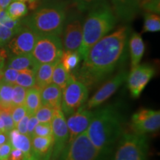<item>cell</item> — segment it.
Listing matches in <instances>:
<instances>
[{"instance_id": "1", "label": "cell", "mask_w": 160, "mask_h": 160, "mask_svg": "<svg viewBox=\"0 0 160 160\" xmlns=\"http://www.w3.org/2000/svg\"><path fill=\"white\" fill-rule=\"evenodd\" d=\"M128 33V28L123 26L92 46L78 73L82 82L94 85L114 71L125 56Z\"/></svg>"}, {"instance_id": "2", "label": "cell", "mask_w": 160, "mask_h": 160, "mask_svg": "<svg viewBox=\"0 0 160 160\" xmlns=\"http://www.w3.org/2000/svg\"><path fill=\"white\" fill-rule=\"evenodd\" d=\"M122 117L116 108L108 106L93 113L87 134L102 156L109 153L122 135Z\"/></svg>"}, {"instance_id": "3", "label": "cell", "mask_w": 160, "mask_h": 160, "mask_svg": "<svg viewBox=\"0 0 160 160\" xmlns=\"http://www.w3.org/2000/svg\"><path fill=\"white\" fill-rule=\"evenodd\" d=\"M66 17L64 2L48 0L23 19L22 23L38 35L53 34L59 37L62 33Z\"/></svg>"}, {"instance_id": "4", "label": "cell", "mask_w": 160, "mask_h": 160, "mask_svg": "<svg viewBox=\"0 0 160 160\" xmlns=\"http://www.w3.org/2000/svg\"><path fill=\"white\" fill-rule=\"evenodd\" d=\"M117 19L108 2L90 11L83 22L82 41L78 53L81 59L87 55L90 48L114 28Z\"/></svg>"}, {"instance_id": "5", "label": "cell", "mask_w": 160, "mask_h": 160, "mask_svg": "<svg viewBox=\"0 0 160 160\" xmlns=\"http://www.w3.org/2000/svg\"><path fill=\"white\" fill-rule=\"evenodd\" d=\"M148 143L145 135L124 133L113 160H146Z\"/></svg>"}, {"instance_id": "6", "label": "cell", "mask_w": 160, "mask_h": 160, "mask_svg": "<svg viewBox=\"0 0 160 160\" xmlns=\"http://www.w3.org/2000/svg\"><path fill=\"white\" fill-rule=\"evenodd\" d=\"M64 51L62 42L59 36L39 35L31 55L39 64H54L60 60Z\"/></svg>"}, {"instance_id": "7", "label": "cell", "mask_w": 160, "mask_h": 160, "mask_svg": "<svg viewBox=\"0 0 160 160\" xmlns=\"http://www.w3.org/2000/svg\"><path fill=\"white\" fill-rule=\"evenodd\" d=\"M101 156L85 131L67 143L60 154V160H99Z\"/></svg>"}, {"instance_id": "8", "label": "cell", "mask_w": 160, "mask_h": 160, "mask_svg": "<svg viewBox=\"0 0 160 160\" xmlns=\"http://www.w3.org/2000/svg\"><path fill=\"white\" fill-rule=\"evenodd\" d=\"M88 97L87 86L72 75L69 82L62 90L61 110L65 115H71L84 105Z\"/></svg>"}, {"instance_id": "9", "label": "cell", "mask_w": 160, "mask_h": 160, "mask_svg": "<svg viewBox=\"0 0 160 160\" xmlns=\"http://www.w3.org/2000/svg\"><path fill=\"white\" fill-rule=\"evenodd\" d=\"M83 19L79 13L66 17L62 30L64 51H78L82 41Z\"/></svg>"}, {"instance_id": "10", "label": "cell", "mask_w": 160, "mask_h": 160, "mask_svg": "<svg viewBox=\"0 0 160 160\" xmlns=\"http://www.w3.org/2000/svg\"><path fill=\"white\" fill-rule=\"evenodd\" d=\"M53 148L51 160H57L68 140V130L65 117L61 109H57L51 122Z\"/></svg>"}, {"instance_id": "11", "label": "cell", "mask_w": 160, "mask_h": 160, "mask_svg": "<svg viewBox=\"0 0 160 160\" xmlns=\"http://www.w3.org/2000/svg\"><path fill=\"white\" fill-rule=\"evenodd\" d=\"M131 127L137 134L153 133L160 128V111L142 109L132 116Z\"/></svg>"}, {"instance_id": "12", "label": "cell", "mask_w": 160, "mask_h": 160, "mask_svg": "<svg viewBox=\"0 0 160 160\" xmlns=\"http://www.w3.org/2000/svg\"><path fill=\"white\" fill-rule=\"evenodd\" d=\"M38 36L24 25L6 45L7 51L11 56L31 54Z\"/></svg>"}, {"instance_id": "13", "label": "cell", "mask_w": 160, "mask_h": 160, "mask_svg": "<svg viewBox=\"0 0 160 160\" xmlns=\"http://www.w3.org/2000/svg\"><path fill=\"white\" fill-rule=\"evenodd\" d=\"M154 74V68L149 65H139L131 69L127 79L128 86L132 97H139Z\"/></svg>"}, {"instance_id": "14", "label": "cell", "mask_w": 160, "mask_h": 160, "mask_svg": "<svg viewBox=\"0 0 160 160\" xmlns=\"http://www.w3.org/2000/svg\"><path fill=\"white\" fill-rule=\"evenodd\" d=\"M127 72H120L117 75H116L115 77H113L112 79L108 80L107 82L104 84L98 90L97 93L89 99L87 105L84 107L86 109L91 110L92 108H94L97 106L102 105L117 91L118 88L125 81V79H127Z\"/></svg>"}, {"instance_id": "15", "label": "cell", "mask_w": 160, "mask_h": 160, "mask_svg": "<svg viewBox=\"0 0 160 160\" xmlns=\"http://www.w3.org/2000/svg\"><path fill=\"white\" fill-rule=\"evenodd\" d=\"M93 112L86 109L84 106L80 107L77 111L69 116L66 120L68 130V143L73 141L76 137L87 131L91 123Z\"/></svg>"}, {"instance_id": "16", "label": "cell", "mask_w": 160, "mask_h": 160, "mask_svg": "<svg viewBox=\"0 0 160 160\" xmlns=\"http://www.w3.org/2000/svg\"><path fill=\"white\" fill-rule=\"evenodd\" d=\"M113 11L118 18L130 22L141 11V0H111Z\"/></svg>"}, {"instance_id": "17", "label": "cell", "mask_w": 160, "mask_h": 160, "mask_svg": "<svg viewBox=\"0 0 160 160\" xmlns=\"http://www.w3.org/2000/svg\"><path fill=\"white\" fill-rule=\"evenodd\" d=\"M8 133L10 143L13 148L22 151L28 160H37L32 149L31 138L28 136L20 133L16 128L11 130Z\"/></svg>"}, {"instance_id": "18", "label": "cell", "mask_w": 160, "mask_h": 160, "mask_svg": "<svg viewBox=\"0 0 160 160\" xmlns=\"http://www.w3.org/2000/svg\"><path fill=\"white\" fill-rule=\"evenodd\" d=\"M62 90L51 83L41 90L42 105H48L53 109H61Z\"/></svg>"}, {"instance_id": "19", "label": "cell", "mask_w": 160, "mask_h": 160, "mask_svg": "<svg viewBox=\"0 0 160 160\" xmlns=\"http://www.w3.org/2000/svg\"><path fill=\"white\" fill-rule=\"evenodd\" d=\"M129 49L131 55V69L139 65L145 53V43L141 36L137 33H133L129 40Z\"/></svg>"}, {"instance_id": "20", "label": "cell", "mask_w": 160, "mask_h": 160, "mask_svg": "<svg viewBox=\"0 0 160 160\" xmlns=\"http://www.w3.org/2000/svg\"><path fill=\"white\" fill-rule=\"evenodd\" d=\"M38 64L31 54L11 56L7 64V68L17 70L18 71L24 70H32L36 72Z\"/></svg>"}, {"instance_id": "21", "label": "cell", "mask_w": 160, "mask_h": 160, "mask_svg": "<svg viewBox=\"0 0 160 160\" xmlns=\"http://www.w3.org/2000/svg\"><path fill=\"white\" fill-rule=\"evenodd\" d=\"M54 64H39L35 73V87L42 90L52 83V76Z\"/></svg>"}, {"instance_id": "22", "label": "cell", "mask_w": 160, "mask_h": 160, "mask_svg": "<svg viewBox=\"0 0 160 160\" xmlns=\"http://www.w3.org/2000/svg\"><path fill=\"white\" fill-rule=\"evenodd\" d=\"M24 105L27 110V113L34 115L36 111L42 105L41 90L37 87H33L27 90Z\"/></svg>"}, {"instance_id": "23", "label": "cell", "mask_w": 160, "mask_h": 160, "mask_svg": "<svg viewBox=\"0 0 160 160\" xmlns=\"http://www.w3.org/2000/svg\"><path fill=\"white\" fill-rule=\"evenodd\" d=\"M72 77L70 72H68L64 68L61 62L59 61L55 65L52 76V83L55 84L63 90L69 82Z\"/></svg>"}, {"instance_id": "24", "label": "cell", "mask_w": 160, "mask_h": 160, "mask_svg": "<svg viewBox=\"0 0 160 160\" xmlns=\"http://www.w3.org/2000/svg\"><path fill=\"white\" fill-rule=\"evenodd\" d=\"M81 57L78 51H64L59 62L68 72H71L79 65Z\"/></svg>"}, {"instance_id": "25", "label": "cell", "mask_w": 160, "mask_h": 160, "mask_svg": "<svg viewBox=\"0 0 160 160\" xmlns=\"http://www.w3.org/2000/svg\"><path fill=\"white\" fill-rule=\"evenodd\" d=\"M10 17L13 19H21L28 13V7L25 2L18 0H13L5 9Z\"/></svg>"}, {"instance_id": "26", "label": "cell", "mask_w": 160, "mask_h": 160, "mask_svg": "<svg viewBox=\"0 0 160 160\" xmlns=\"http://www.w3.org/2000/svg\"><path fill=\"white\" fill-rule=\"evenodd\" d=\"M13 85L0 81V104L5 109L11 110L13 107L12 105Z\"/></svg>"}, {"instance_id": "27", "label": "cell", "mask_w": 160, "mask_h": 160, "mask_svg": "<svg viewBox=\"0 0 160 160\" xmlns=\"http://www.w3.org/2000/svg\"><path fill=\"white\" fill-rule=\"evenodd\" d=\"M35 73L36 72L32 70H24V71H19L15 85H19L26 89L35 87Z\"/></svg>"}, {"instance_id": "28", "label": "cell", "mask_w": 160, "mask_h": 160, "mask_svg": "<svg viewBox=\"0 0 160 160\" xmlns=\"http://www.w3.org/2000/svg\"><path fill=\"white\" fill-rule=\"evenodd\" d=\"M160 31L159 15L151 12H146L144 15L143 32H158Z\"/></svg>"}, {"instance_id": "29", "label": "cell", "mask_w": 160, "mask_h": 160, "mask_svg": "<svg viewBox=\"0 0 160 160\" xmlns=\"http://www.w3.org/2000/svg\"><path fill=\"white\" fill-rule=\"evenodd\" d=\"M79 12L90 11L107 2V0H72Z\"/></svg>"}, {"instance_id": "30", "label": "cell", "mask_w": 160, "mask_h": 160, "mask_svg": "<svg viewBox=\"0 0 160 160\" xmlns=\"http://www.w3.org/2000/svg\"><path fill=\"white\" fill-rule=\"evenodd\" d=\"M56 110L57 109L52 108L50 106L42 105L39 107V108L36 111L34 115L37 117L39 122H51Z\"/></svg>"}, {"instance_id": "31", "label": "cell", "mask_w": 160, "mask_h": 160, "mask_svg": "<svg viewBox=\"0 0 160 160\" xmlns=\"http://www.w3.org/2000/svg\"><path fill=\"white\" fill-rule=\"evenodd\" d=\"M27 89L21 86L14 85L12 94V105L13 106L22 105L25 103Z\"/></svg>"}, {"instance_id": "32", "label": "cell", "mask_w": 160, "mask_h": 160, "mask_svg": "<svg viewBox=\"0 0 160 160\" xmlns=\"http://www.w3.org/2000/svg\"><path fill=\"white\" fill-rule=\"evenodd\" d=\"M36 136V137H53L52 134V127L51 122L41 123L39 122L36 126L33 133L32 137Z\"/></svg>"}, {"instance_id": "33", "label": "cell", "mask_w": 160, "mask_h": 160, "mask_svg": "<svg viewBox=\"0 0 160 160\" xmlns=\"http://www.w3.org/2000/svg\"><path fill=\"white\" fill-rule=\"evenodd\" d=\"M18 32L13 31V30L10 29L0 24V47L6 46L10 40Z\"/></svg>"}, {"instance_id": "34", "label": "cell", "mask_w": 160, "mask_h": 160, "mask_svg": "<svg viewBox=\"0 0 160 160\" xmlns=\"http://www.w3.org/2000/svg\"><path fill=\"white\" fill-rule=\"evenodd\" d=\"M11 111V110L8 109H3L2 111H0V118L2 119L4 125H5V130L7 132L11 131V130L15 128Z\"/></svg>"}, {"instance_id": "35", "label": "cell", "mask_w": 160, "mask_h": 160, "mask_svg": "<svg viewBox=\"0 0 160 160\" xmlns=\"http://www.w3.org/2000/svg\"><path fill=\"white\" fill-rule=\"evenodd\" d=\"M11 113L13 124H14V126L16 127V125H17L20 120L27 114V110H26L25 106L24 105L13 106L11 109Z\"/></svg>"}, {"instance_id": "36", "label": "cell", "mask_w": 160, "mask_h": 160, "mask_svg": "<svg viewBox=\"0 0 160 160\" xmlns=\"http://www.w3.org/2000/svg\"><path fill=\"white\" fill-rule=\"evenodd\" d=\"M159 0H141V8H144L147 12H151L159 14Z\"/></svg>"}, {"instance_id": "37", "label": "cell", "mask_w": 160, "mask_h": 160, "mask_svg": "<svg viewBox=\"0 0 160 160\" xmlns=\"http://www.w3.org/2000/svg\"><path fill=\"white\" fill-rule=\"evenodd\" d=\"M18 74H19V71H17V70L10 68H6L3 71L1 81L6 83L15 85V82L18 77Z\"/></svg>"}, {"instance_id": "38", "label": "cell", "mask_w": 160, "mask_h": 160, "mask_svg": "<svg viewBox=\"0 0 160 160\" xmlns=\"http://www.w3.org/2000/svg\"><path fill=\"white\" fill-rule=\"evenodd\" d=\"M30 114L27 113L22 119L18 122V124L16 125L15 128L20 133H22V134L27 135V126H28V122Z\"/></svg>"}, {"instance_id": "39", "label": "cell", "mask_w": 160, "mask_h": 160, "mask_svg": "<svg viewBox=\"0 0 160 160\" xmlns=\"http://www.w3.org/2000/svg\"><path fill=\"white\" fill-rule=\"evenodd\" d=\"M39 123V121L35 117V115H31L29 117L28 122V126H27V135L31 138L32 137L33 133V131H34L36 126Z\"/></svg>"}, {"instance_id": "40", "label": "cell", "mask_w": 160, "mask_h": 160, "mask_svg": "<svg viewBox=\"0 0 160 160\" xmlns=\"http://www.w3.org/2000/svg\"><path fill=\"white\" fill-rule=\"evenodd\" d=\"M7 160H28L25 153L19 149L12 148Z\"/></svg>"}, {"instance_id": "41", "label": "cell", "mask_w": 160, "mask_h": 160, "mask_svg": "<svg viewBox=\"0 0 160 160\" xmlns=\"http://www.w3.org/2000/svg\"><path fill=\"white\" fill-rule=\"evenodd\" d=\"M12 148L10 142L0 146V160H7Z\"/></svg>"}, {"instance_id": "42", "label": "cell", "mask_w": 160, "mask_h": 160, "mask_svg": "<svg viewBox=\"0 0 160 160\" xmlns=\"http://www.w3.org/2000/svg\"><path fill=\"white\" fill-rule=\"evenodd\" d=\"M10 142L8 132L5 131H0V146L3 144Z\"/></svg>"}, {"instance_id": "43", "label": "cell", "mask_w": 160, "mask_h": 160, "mask_svg": "<svg viewBox=\"0 0 160 160\" xmlns=\"http://www.w3.org/2000/svg\"><path fill=\"white\" fill-rule=\"evenodd\" d=\"M18 1L23 2H28L29 4V8L31 10H35L39 7V0H18Z\"/></svg>"}, {"instance_id": "44", "label": "cell", "mask_w": 160, "mask_h": 160, "mask_svg": "<svg viewBox=\"0 0 160 160\" xmlns=\"http://www.w3.org/2000/svg\"><path fill=\"white\" fill-rule=\"evenodd\" d=\"M13 0H0V10H5Z\"/></svg>"}, {"instance_id": "45", "label": "cell", "mask_w": 160, "mask_h": 160, "mask_svg": "<svg viewBox=\"0 0 160 160\" xmlns=\"http://www.w3.org/2000/svg\"><path fill=\"white\" fill-rule=\"evenodd\" d=\"M4 71V59H0V81H1Z\"/></svg>"}, {"instance_id": "46", "label": "cell", "mask_w": 160, "mask_h": 160, "mask_svg": "<svg viewBox=\"0 0 160 160\" xmlns=\"http://www.w3.org/2000/svg\"><path fill=\"white\" fill-rule=\"evenodd\" d=\"M0 131H5V125H4V122L2 119L0 118Z\"/></svg>"}, {"instance_id": "47", "label": "cell", "mask_w": 160, "mask_h": 160, "mask_svg": "<svg viewBox=\"0 0 160 160\" xmlns=\"http://www.w3.org/2000/svg\"><path fill=\"white\" fill-rule=\"evenodd\" d=\"M5 57V54H3V53H1V54H0V59H4Z\"/></svg>"}, {"instance_id": "48", "label": "cell", "mask_w": 160, "mask_h": 160, "mask_svg": "<svg viewBox=\"0 0 160 160\" xmlns=\"http://www.w3.org/2000/svg\"><path fill=\"white\" fill-rule=\"evenodd\" d=\"M62 2H68V3H70L71 2H72V0H62Z\"/></svg>"}, {"instance_id": "49", "label": "cell", "mask_w": 160, "mask_h": 160, "mask_svg": "<svg viewBox=\"0 0 160 160\" xmlns=\"http://www.w3.org/2000/svg\"><path fill=\"white\" fill-rule=\"evenodd\" d=\"M45 1H48V0H45Z\"/></svg>"}, {"instance_id": "50", "label": "cell", "mask_w": 160, "mask_h": 160, "mask_svg": "<svg viewBox=\"0 0 160 160\" xmlns=\"http://www.w3.org/2000/svg\"><path fill=\"white\" fill-rule=\"evenodd\" d=\"M0 11H1V10H0Z\"/></svg>"}]
</instances>
